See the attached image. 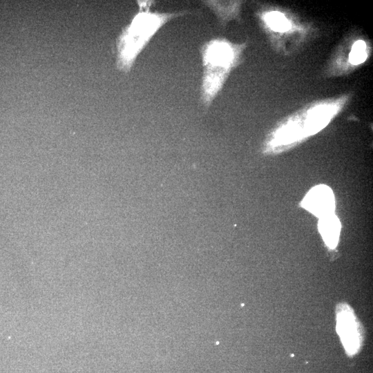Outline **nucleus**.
Segmentation results:
<instances>
[{
	"instance_id": "f257e3e1",
	"label": "nucleus",
	"mask_w": 373,
	"mask_h": 373,
	"mask_svg": "<svg viewBox=\"0 0 373 373\" xmlns=\"http://www.w3.org/2000/svg\"><path fill=\"white\" fill-rule=\"evenodd\" d=\"M153 1H138L139 11L118 36L116 41L117 68L128 73L138 55L146 48L157 31L171 19L189 13L151 11Z\"/></svg>"
},
{
	"instance_id": "f03ea898",
	"label": "nucleus",
	"mask_w": 373,
	"mask_h": 373,
	"mask_svg": "<svg viewBox=\"0 0 373 373\" xmlns=\"http://www.w3.org/2000/svg\"><path fill=\"white\" fill-rule=\"evenodd\" d=\"M243 47L222 38H213L201 45L200 101L205 108L211 106L230 71L238 63Z\"/></svg>"
},
{
	"instance_id": "7ed1b4c3",
	"label": "nucleus",
	"mask_w": 373,
	"mask_h": 373,
	"mask_svg": "<svg viewBox=\"0 0 373 373\" xmlns=\"http://www.w3.org/2000/svg\"><path fill=\"white\" fill-rule=\"evenodd\" d=\"M336 329L347 353H357L363 342L362 330L353 310L345 303L337 306Z\"/></svg>"
},
{
	"instance_id": "20e7f679",
	"label": "nucleus",
	"mask_w": 373,
	"mask_h": 373,
	"mask_svg": "<svg viewBox=\"0 0 373 373\" xmlns=\"http://www.w3.org/2000/svg\"><path fill=\"white\" fill-rule=\"evenodd\" d=\"M302 205L319 218L333 214L335 208L334 193L326 185L316 186L307 193Z\"/></svg>"
},
{
	"instance_id": "39448f33",
	"label": "nucleus",
	"mask_w": 373,
	"mask_h": 373,
	"mask_svg": "<svg viewBox=\"0 0 373 373\" xmlns=\"http://www.w3.org/2000/svg\"><path fill=\"white\" fill-rule=\"evenodd\" d=\"M320 233L327 245L331 249H334L338 244L341 223L338 218L333 213L321 218L318 222Z\"/></svg>"
},
{
	"instance_id": "423d86ee",
	"label": "nucleus",
	"mask_w": 373,
	"mask_h": 373,
	"mask_svg": "<svg viewBox=\"0 0 373 373\" xmlns=\"http://www.w3.org/2000/svg\"><path fill=\"white\" fill-rule=\"evenodd\" d=\"M267 23L271 29L283 32L289 28V24L285 16L278 12H271L265 17Z\"/></svg>"
},
{
	"instance_id": "0eeeda50",
	"label": "nucleus",
	"mask_w": 373,
	"mask_h": 373,
	"mask_svg": "<svg viewBox=\"0 0 373 373\" xmlns=\"http://www.w3.org/2000/svg\"><path fill=\"white\" fill-rule=\"evenodd\" d=\"M350 61L353 64L363 63L367 58L366 45L363 41H357L352 46L349 55Z\"/></svg>"
}]
</instances>
